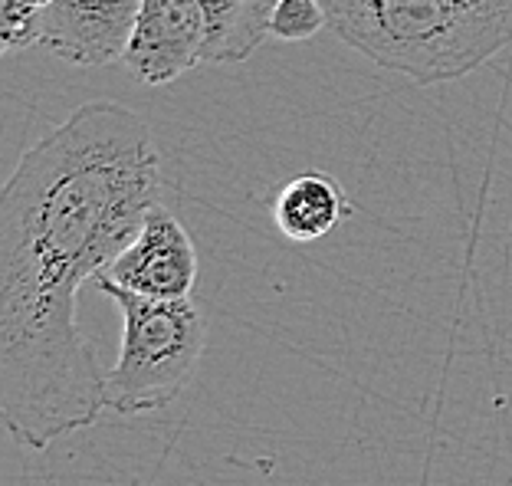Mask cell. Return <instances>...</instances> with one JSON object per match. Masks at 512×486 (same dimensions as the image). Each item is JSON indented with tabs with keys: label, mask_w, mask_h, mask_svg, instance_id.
Instances as JSON below:
<instances>
[{
	"label": "cell",
	"mask_w": 512,
	"mask_h": 486,
	"mask_svg": "<svg viewBox=\"0 0 512 486\" xmlns=\"http://www.w3.org/2000/svg\"><path fill=\"white\" fill-rule=\"evenodd\" d=\"M319 4H329V0H319Z\"/></svg>",
	"instance_id": "8fae6325"
},
{
	"label": "cell",
	"mask_w": 512,
	"mask_h": 486,
	"mask_svg": "<svg viewBox=\"0 0 512 486\" xmlns=\"http://www.w3.org/2000/svg\"><path fill=\"white\" fill-rule=\"evenodd\" d=\"M339 37L421 86L480 69L512 43V0H329Z\"/></svg>",
	"instance_id": "7a4b0ae2"
},
{
	"label": "cell",
	"mask_w": 512,
	"mask_h": 486,
	"mask_svg": "<svg viewBox=\"0 0 512 486\" xmlns=\"http://www.w3.org/2000/svg\"><path fill=\"white\" fill-rule=\"evenodd\" d=\"M325 27V14L319 0H283L273 23L279 40H309Z\"/></svg>",
	"instance_id": "30bf717a"
},
{
	"label": "cell",
	"mask_w": 512,
	"mask_h": 486,
	"mask_svg": "<svg viewBox=\"0 0 512 486\" xmlns=\"http://www.w3.org/2000/svg\"><path fill=\"white\" fill-rule=\"evenodd\" d=\"M204 46L207 17L197 0H142L122 60L142 83L165 86L204 63Z\"/></svg>",
	"instance_id": "8992f818"
},
{
	"label": "cell",
	"mask_w": 512,
	"mask_h": 486,
	"mask_svg": "<svg viewBox=\"0 0 512 486\" xmlns=\"http://www.w3.org/2000/svg\"><path fill=\"white\" fill-rule=\"evenodd\" d=\"M207 17L204 63H243L273 33L283 0H197Z\"/></svg>",
	"instance_id": "ba28073f"
},
{
	"label": "cell",
	"mask_w": 512,
	"mask_h": 486,
	"mask_svg": "<svg viewBox=\"0 0 512 486\" xmlns=\"http://www.w3.org/2000/svg\"><path fill=\"white\" fill-rule=\"evenodd\" d=\"M348 214H352V204L345 198V188L322 171H309V175L286 181L273 204L279 234L293 243L322 240L342 221H348Z\"/></svg>",
	"instance_id": "52a82bcc"
},
{
	"label": "cell",
	"mask_w": 512,
	"mask_h": 486,
	"mask_svg": "<svg viewBox=\"0 0 512 486\" xmlns=\"http://www.w3.org/2000/svg\"><path fill=\"white\" fill-rule=\"evenodd\" d=\"M158 198L151 129L119 102H89L20 155L0 198V408L30 450L109 408L76 293L109 270Z\"/></svg>",
	"instance_id": "6da1fadb"
},
{
	"label": "cell",
	"mask_w": 512,
	"mask_h": 486,
	"mask_svg": "<svg viewBox=\"0 0 512 486\" xmlns=\"http://www.w3.org/2000/svg\"><path fill=\"white\" fill-rule=\"evenodd\" d=\"M112 283L148 299H188L197 280V250L191 234L165 204L145 214L132 243L106 270Z\"/></svg>",
	"instance_id": "277c9868"
},
{
	"label": "cell",
	"mask_w": 512,
	"mask_h": 486,
	"mask_svg": "<svg viewBox=\"0 0 512 486\" xmlns=\"http://www.w3.org/2000/svg\"><path fill=\"white\" fill-rule=\"evenodd\" d=\"M46 0H0V43L4 50L37 46V20Z\"/></svg>",
	"instance_id": "9c48e42d"
},
{
	"label": "cell",
	"mask_w": 512,
	"mask_h": 486,
	"mask_svg": "<svg viewBox=\"0 0 512 486\" xmlns=\"http://www.w3.org/2000/svg\"><path fill=\"white\" fill-rule=\"evenodd\" d=\"M122 309L119 358L106 372V404L115 414H151L178 401L197 375L207 339V319L188 299H148L112 283L96 280Z\"/></svg>",
	"instance_id": "3957f363"
},
{
	"label": "cell",
	"mask_w": 512,
	"mask_h": 486,
	"mask_svg": "<svg viewBox=\"0 0 512 486\" xmlns=\"http://www.w3.org/2000/svg\"><path fill=\"white\" fill-rule=\"evenodd\" d=\"M138 10L142 0H46L37 46L76 66H109L125 56Z\"/></svg>",
	"instance_id": "5b68a950"
}]
</instances>
